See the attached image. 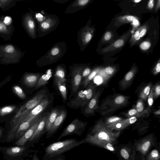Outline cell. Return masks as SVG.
I'll return each instance as SVG.
<instances>
[{
  "mask_svg": "<svg viewBox=\"0 0 160 160\" xmlns=\"http://www.w3.org/2000/svg\"><path fill=\"white\" fill-rule=\"evenodd\" d=\"M120 134L119 131L113 132L107 127L103 121L100 120L83 139L84 143L99 147L101 144L106 142L112 144L116 141Z\"/></svg>",
  "mask_w": 160,
  "mask_h": 160,
  "instance_id": "1",
  "label": "cell"
},
{
  "mask_svg": "<svg viewBox=\"0 0 160 160\" xmlns=\"http://www.w3.org/2000/svg\"><path fill=\"white\" fill-rule=\"evenodd\" d=\"M83 143L84 142L83 139L78 141L75 138L68 139L55 142L46 148L45 155L48 158L51 159Z\"/></svg>",
  "mask_w": 160,
  "mask_h": 160,
  "instance_id": "2",
  "label": "cell"
},
{
  "mask_svg": "<svg viewBox=\"0 0 160 160\" xmlns=\"http://www.w3.org/2000/svg\"><path fill=\"white\" fill-rule=\"evenodd\" d=\"M22 56L21 51L15 45L11 44L0 45V62L2 64L18 63Z\"/></svg>",
  "mask_w": 160,
  "mask_h": 160,
  "instance_id": "3",
  "label": "cell"
},
{
  "mask_svg": "<svg viewBox=\"0 0 160 160\" xmlns=\"http://www.w3.org/2000/svg\"><path fill=\"white\" fill-rule=\"evenodd\" d=\"M50 102V101L46 96L36 107L19 117L14 122V126L18 128L22 122L31 118H35L46 109Z\"/></svg>",
  "mask_w": 160,
  "mask_h": 160,
  "instance_id": "4",
  "label": "cell"
},
{
  "mask_svg": "<svg viewBox=\"0 0 160 160\" xmlns=\"http://www.w3.org/2000/svg\"><path fill=\"white\" fill-rule=\"evenodd\" d=\"M46 91L42 90L32 98L20 107L11 121V125L13 123L21 116L27 113L37 105L46 96Z\"/></svg>",
  "mask_w": 160,
  "mask_h": 160,
  "instance_id": "5",
  "label": "cell"
},
{
  "mask_svg": "<svg viewBox=\"0 0 160 160\" xmlns=\"http://www.w3.org/2000/svg\"><path fill=\"white\" fill-rule=\"evenodd\" d=\"M87 122H84L77 118L74 119L63 130L58 137L57 141L69 135L73 134L81 136L84 130Z\"/></svg>",
  "mask_w": 160,
  "mask_h": 160,
  "instance_id": "6",
  "label": "cell"
},
{
  "mask_svg": "<svg viewBox=\"0 0 160 160\" xmlns=\"http://www.w3.org/2000/svg\"><path fill=\"white\" fill-rule=\"evenodd\" d=\"M149 110L146 109L138 114L126 119L120 121L116 123L107 125L109 128L113 130L120 131L126 128L130 124L134 123L137 120V118L144 115L149 112Z\"/></svg>",
  "mask_w": 160,
  "mask_h": 160,
  "instance_id": "7",
  "label": "cell"
},
{
  "mask_svg": "<svg viewBox=\"0 0 160 160\" xmlns=\"http://www.w3.org/2000/svg\"><path fill=\"white\" fill-rule=\"evenodd\" d=\"M41 118V117H40L39 115L36 118L34 122L30 128L22 137L15 142L13 144L16 146H25L34 133L39 124Z\"/></svg>",
  "mask_w": 160,
  "mask_h": 160,
  "instance_id": "8",
  "label": "cell"
},
{
  "mask_svg": "<svg viewBox=\"0 0 160 160\" xmlns=\"http://www.w3.org/2000/svg\"><path fill=\"white\" fill-rule=\"evenodd\" d=\"M49 115L48 114L41 117L38 124L34 133L29 140V142H36L41 137L44 132H46V125Z\"/></svg>",
  "mask_w": 160,
  "mask_h": 160,
  "instance_id": "9",
  "label": "cell"
},
{
  "mask_svg": "<svg viewBox=\"0 0 160 160\" xmlns=\"http://www.w3.org/2000/svg\"><path fill=\"white\" fill-rule=\"evenodd\" d=\"M67 115L66 112L64 110L59 112L50 129L47 132L46 138H49L52 136L59 128L65 118Z\"/></svg>",
  "mask_w": 160,
  "mask_h": 160,
  "instance_id": "10",
  "label": "cell"
},
{
  "mask_svg": "<svg viewBox=\"0 0 160 160\" xmlns=\"http://www.w3.org/2000/svg\"><path fill=\"white\" fill-rule=\"evenodd\" d=\"M0 147L5 155L9 158H14L22 155L26 149L25 146Z\"/></svg>",
  "mask_w": 160,
  "mask_h": 160,
  "instance_id": "11",
  "label": "cell"
},
{
  "mask_svg": "<svg viewBox=\"0 0 160 160\" xmlns=\"http://www.w3.org/2000/svg\"><path fill=\"white\" fill-rule=\"evenodd\" d=\"M152 142V138L151 136H148L137 143L136 149L142 155H145L150 149Z\"/></svg>",
  "mask_w": 160,
  "mask_h": 160,
  "instance_id": "12",
  "label": "cell"
},
{
  "mask_svg": "<svg viewBox=\"0 0 160 160\" xmlns=\"http://www.w3.org/2000/svg\"><path fill=\"white\" fill-rule=\"evenodd\" d=\"M3 16L0 17V36L5 40L10 39L12 35L14 29L12 24L9 26L6 25L3 22Z\"/></svg>",
  "mask_w": 160,
  "mask_h": 160,
  "instance_id": "13",
  "label": "cell"
},
{
  "mask_svg": "<svg viewBox=\"0 0 160 160\" xmlns=\"http://www.w3.org/2000/svg\"><path fill=\"white\" fill-rule=\"evenodd\" d=\"M137 69L135 66H133L125 75L120 82V85L122 89H125L131 84L137 72Z\"/></svg>",
  "mask_w": 160,
  "mask_h": 160,
  "instance_id": "14",
  "label": "cell"
},
{
  "mask_svg": "<svg viewBox=\"0 0 160 160\" xmlns=\"http://www.w3.org/2000/svg\"><path fill=\"white\" fill-rule=\"evenodd\" d=\"M100 95V90L96 92L88 103L84 111L86 114H92L94 113V110L98 108V103Z\"/></svg>",
  "mask_w": 160,
  "mask_h": 160,
  "instance_id": "15",
  "label": "cell"
},
{
  "mask_svg": "<svg viewBox=\"0 0 160 160\" xmlns=\"http://www.w3.org/2000/svg\"><path fill=\"white\" fill-rule=\"evenodd\" d=\"M40 77L39 74L25 73L23 76V83L27 87H33L37 85Z\"/></svg>",
  "mask_w": 160,
  "mask_h": 160,
  "instance_id": "16",
  "label": "cell"
},
{
  "mask_svg": "<svg viewBox=\"0 0 160 160\" xmlns=\"http://www.w3.org/2000/svg\"><path fill=\"white\" fill-rule=\"evenodd\" d=\"M148 25H144L140 27L133 34L130 40V44L132 46L137 43L146 34L148 28Z\"/></svg>",
  "mask_w": 160,
  "mask_h": 160,
  "instance_id": "17",
  "label": "cell"
},
{
  "mask_svg": "<svg viewBox=\"0 0 160 160\" xmlns=\"http://www.w3.org/2000/svg\"><path fill=\"white\" fill-rule=\"evenodd\" d=\"M36 118H31L26 121L22 122L17 130L15 138L16 139H18L22 137L30 128Z\"/></svg>",
  "mask_w": 160,
  "mask_h": 160,
  "instance_id": "18",
  "label": "cell"
},
{
  "mask_svg": "<svg viewBox=\"0 0 160 160\" xmlns=\"http://www.w3.org/2000/svg\"><path fill=\"white\" fill-rule=\"evenodd\" d=\"M82 72L81 70H78L74 72L72 74L71 84L73 92H77L81 84L82 78Z\"/></svg>",
  "mask_w": 160,
  "mask_h": 160,
  "instance_id": "19",
  "label": "cell"
},
{
  "mask_svg": "<svg viewBox=\"0 0 160 160\" xmlns=\"http://www.w3.org/2000/svg\"><path fill=\"white\" fill-rule=\"evenodd\" d=\"M125 36H122L116 40L102 50L103 52H106L118 49L121 48L124 45L125 42Z\"/></svg>",
  "mask_w": 160,
  "mask_h": 160,
  "instance_id": "20",
  "label": "cell"
},
{
  "mask_svg": "<svg viewBox=\"0 0 160 160\" xmlns=\"http://www.w3.org/2000/svg\"><path fill=\"white\" fill-rule=\"evenodd\" d=\"M85 90L79 91L77 93L76 98L71 102V106L74 107L85 106Z\"/></svg>",
  "mask_w": 160,
  "mask_h": 160,
  "instance_id": "21",
  "label": "cell"
},
{
  "mask_svg": "<svg viewBox=\"0 0 160 160\" xmlns=\"http://www.w3.org/2000/svg\"><path fill=\"white\" fill-rule=\"evenodd\" d=\"M97 87L96 84L92 83L87 87L85 90V105L88 104L96 93Z\"/></svg>",
  "mask_w": 160,
  "mask_h": 160,
  "instance_id": "22",
  "label": "cell"
},
{
  "mask_svg": "<svg viewBox=\"0 0 160 160\" xmlns=\"http://www.w3.org/2000/svg\"><path fill=\"white\" fill-rule=\"evenodd\" d=\"M59 112L58 109H53L49 115L46 125V132L50 129Z\"/></svg>",
  "mask_w": 160,
  "mask_h": 160,
  "instance_id": "23",
  "label": "cell"
},
{
  "mask_svg": "<svg viewBox=\"0 0 160 160\" xmlns=\"http://www.w3.org/2000/svg\"><path fill=\"white\" fill-rule=\"evenodd\" d=\"M52 76L51 71L50 69L48 70L46 74L43 75L40 77L35 86V88L38 89L47 84Z\"/></svg>",
  "mask_w": 160,
  "mask_h": 160,
  "instance_id": "24",
  "label": "cell"
},
{
  "mask_svg": "<svg viewBox=\"0 0 160 160\" xmlns=\"http://www.w3.org/2000/svg\"><path fill=\"white\" fill-rule=\"evenodd\" d=\"M55 82L63 100H67V92L65 82H62L56 78H55Z\"/></svg>",
  "mask_w": 160,
  "mask_h": 160,
  "instance_id": "25",
  "label": "cell"
},
{
  "mask_svg": "<svg viewBox=\"0 0 160 160\" xmlns=\"http://www.w3.org/2000/svg\"><path fill=\"white\" fill-rule=\"evenodd\" d=\"M152 87V84L149 83L145 86L142 90L139 95L140 99L143 101H146Z\"/></svg>",
  "mask_w": 160,
  "mask_h": 160,
  "instance_id": "26",
  "label": "cell"
},
{
  "mask_svg": "<svg viewBox=\"0 0 160 160\" xmlns=\"http://www.w3.org/2000/svg\"><path fill=\"white\" fill-rule=\"evenodd\" d=\"M17 106L9 105L2 107L0 108V116L3 117L12 112L16 108Z\"/></svg>",
  "mask_w": 160,
  "mask_h": 160,
  "instance_id": "27",
  "label": "cell"
},
{
  "mask_svg": "<svg viewBox=\"0 0 160 160\" xmlns=\"http://www.w3.org/2000/svg\"><path fill=\"white\" fill-rule=\"evenodd\" d=\"M99 71L98 68L95 69L92 71L84 79L81 85H83L84 88L87 87L91 80L96 76Z\"/></svg>",
  "mask_w": 160,
  "mask_h": 160,
  "instance_id": "28",
  "label": "cell"
},
{
  "mask_svg": "<svg viewBox=\"0 0 160 160\" xmlns=\"http://www.w3.org/2000/svg\"><path fill=\"white\" fill-rule=\"evenodd\" d=\"M118 21L121 23H128L132 22L136 19V18L134 16L126 15L119 16L117 18Z\"/></svg>",
  "mask_w": 160,
  "mask_h": 160,
  "instance_id": "29",
  "label": "cell"
},
{
  "mask_svg": "<svg viewBox=\"0 0 160 160\" xmlns=\"http://www.w3.org/2000/svg\"><path fill=\"white\" fill-rule=\"evenodd\" d=\"M128 100V97L123 95H118L114 98V104L118 106H122Z\"/></svg>",
  "mask_w": 160,
  "mask_h": 160,
  "instance_id": "30",
  "label": "cell"
},
{
  "mask_svg": "<svg viewBox=\"0 0 160 160\" xmlns=\"http://www.w3.org/2000/svg\"><path fill=\"white\" fill-rule=\"evenodd\" d=\"M15 1L0 0L1 8L3 10H6L15 5Z\"/></svg>",
  "mask_w": 160,
  "mask_h": 160,
  "instance_id": "31",
  "label": "cell"
},
{
  "mask_svg": "<svg viewBox=\"0 0 160 160\" xmlns=\"http://www.w3.org/2000/svg\"><path fill=\"white\" fill-rule=\"evenodd\" d=\"M13 90L15 93L20 99L24 100L26 98V95L22 89L18 86L13 87Z\"/></svg>",
  "mask_w": 160,
  "mask_h": 160,
  "instance_id": "32",
  "label": "cell"
},
{
  "mask_svg": "<svg viewBox=\"0 0 160 160\" xmlns=\"http://www.w3.org/2000/svg\"><path fill=\"white\" fill-rule=\"evenodd\" d=\"M160 158V156L158 151L154 149L148 154L147 160H159Z\"/></svg>",
  "mask_w": 160,
  "mask_h": 160,
  "instance_id": "33",
  "label": "cell"
},
{
  "mask_svg": "<svg viewBox=\"0 0 160 160\" xmlns=\"http://www.w3.org/2000/svg\"><path fill=\"white\" fill-rule=\"evenodd\" d=\"M55 78H57L62 82H65L66 79L64 71L61 69H58L55 74Z\"/></svg>",
  "mask_w": 160,
  "mask_h": 160,
  "instance_id": "34",
  "label": "cell"
},
{
  "mask_svg": "<svg viewBox=\"0 0 160 160\" xmlns=\"http://www.w3.org/2000/svg\"><path fill=\"white\" fill-rule=\"evenodd\" d=\"M124 119L121 117L113 116L108 118L104 122L106 125H108L116 123Z\"/></svg>",
  "mask_w": 160,
  "mask_h": 160,
  "instance_id": "35",
  "label": "cell"
},
{
  "mask_svg": "<svg viewBox=\"0 0 160 160\" xmlns=\"http://www.w3.org/2000/svg\"><path fill=\"white\" fill-rule=\"evenodd\" d=\"M153 98L156 99L160 95V85L159 83L157 84L152 87Z\"/></svg>",
  "mask_w": 160,
  "mask_h": 160,
  "instance_id": "36",
  "label": "cell"
},
{
  "mask_svg": "<svg viewBox=\"0 0 160 160\" xmlns=\"http://www.w3.org/2000/svg\"><path fill=\"white\" fill-rule=\"evenodd\" d=\"M135 108L139 113L142 112L144 109L143 100L139 99L137 101Z\"/></svg>",
  "mask_w": 160,
  "mask_h": 160,
  "instance_id": "37",
  "label": "cell"
},
{
  "mask_svg": "<svg viewBox=\"0 0 160 160\" xmlns=\"http://www.w3.org/2000/svg\"><path fill=\"white\" fill-rule=\"evenodd\" d=\"M99 147L105 148L111 151H114L115 150L112 143L109 142H106L101 144Z\"/></svg>",
  "mask_w": 160,
  "mask_h": 160,
  "instance_id": "38",
  "label": "cell"
},
{
  "mask_svg": "<svg viewBox=\"0 0 160 160\" xmlns=\"http://www.w3.org/2000/svg\"><path fill=\"white\" fill-rule=\"evenodd\" d=\"M151 46V42L148 41L142 42L139 45L140 48L142 50L145 51L148 49Z\"/></svg>",
  "mask_w": 160,
  "mask_h": 160,
  "instance_id": "39",
  "label": "cell"
},
{
  "mask_svg": "<svg viewBox=\"0 0 160 160\" xmlns=\"http://www.w3.org/2000/svg\"><path fill=\"white\" fill-rule=\"evenodd\" d=\"M153 96L152 87L151 89L150 92L148 97V107L150 108L153 103Z\"/></svg>",
  "mask_w": 160,
  "mask_h": 160,
  "instance_id": "40",
  "label": "cell"
},
{
  "mask_svg": "<svg viewBox=\"0 0 160 160\" xmlns=\"http://www.w3.org/2000/svg\"><path fill=\"white\" fill-rule=\"evenodd\" d=\"M139 113L135 108L129 110L128 112L125 114L126 116L128 118L135 116Z\"/></svg>",
  "mask_w": 160,
  "mask_h": 160,
  "instance_id": "41",
  "label": "cell"
},
{
  "mask_svg": "<svg viewBox=\"0 0 160 160\" xmlns=\"http://www.w3.org/2000/svg\"><path fill=\"white\" fill-rule=\"evenodd\" d=\"M160 72V62L159 59L157 63L154 68L152 72L155 75L158 74Z\"/></svg>",
  "mask_w": 160,
  "mask_h": 160,
  "instance_id": "42",
  "label": "cell"
},
{
  "mask_svg": "<svg viewBox=\"0 0 160 160\" xmlns=\"http://www.w3.org/2000/svg\"><path fill=\"white\" fill-rule=\"evenodd\" d=\"M121 156L125 159H128L129 157V154L127 150L124 148H122L120 150Z\"/></svg>",
  "mask_w": 160,
  "mask_h": 160,
  "instance_id": "43",
  "label": "cell"
},
{
  "mask_svg": "<svg viewBox=\"0 0 160 160\" xmlns=\"http://www.w3.org/2000/svg\"><path fill=\"white\" fill-rule=\"evenodd\" d=\"M3 22L6 25L9 26L12 25L11 24L12 22V19L11 17L6 16L4 17Z\"/></svg>",
  "mask_w": 160,
  "mask_h": 160,
  "instance_id": "44",
  "label": "cell"
},
{
  "mask_svg": "<svg viewBox=\"0 0 160 160\" xmlns=\"http://www.w3.org/2000/svg\"><path fill=\"white\" fill-rule=\"evenodd\" d=\"M112 33L110 31L106 32L103 36V40L104 41H109L112 37Z\"/></svg>",
  "mask_w": 160,
  "mask_h": 160,
  "instance_id": "45",
  "label": "cell"
},
{
  "mask_svg": "<svg viewBox=\"0 0 160 160\" xmlns=\"http://www.w3.org/2000/svg\"><path fill=\"white\" fill-rule=\"evenodd\" d=\"M23 22L25 24V25H27L28 28L30 29H32L34 27L33 22L31 20H28L27 21L26 20L25 21H23Z\"/></svg>",
  "mask_w": 160,
  "mask_h": 160,
  "instance_id": "46",
  "label": "cell"
},
{
  "mask_svg": "<svg viewBox=\"0 0 160 160\" xmlns=\"http://www.w3.org/2000/svg\"><path fill=\"white\" fill-rule=\"evenodd\" d=\"M106 72L109 75H112L115 72V69L111 67H108L105 68Z\"/></svg>",
  "mask_w": 160,
  "mask_h": 160,
  "instance_id": "47",
  "label": "cell"
},
{
  "mask_svg": "<svg viewBox=\"0 0 160 160\" xmlns=\"http://www.w3.org/2000/svg\"><path fill=\"white\" fill-rule=\"evenodd\" d=\"M90 73V70L89 68L85 69L82 73V78L84 79Z\"/></svg>",
  "mask_w": 160,
  "mask_h": 160,
  "instance_id": "48",
  "label": "cell"
},
{
  "mask_svg": "<svg viewBox=\"0 0 160 160\" xmlns=\"http://www.w3.org/2000/svg\"><path fill=\"white\" fill-rule=\"evenodd\" d=\"M154 0H150L148 1L147 5V8L150 10L152 9L154 7Z\"/></svg>",
  "mask_w": 160,
  "mask_h": 160,
  "instance_id": "49",
  "label": "cell"
},
{
  "mask_svg": "<svg viewBox=\"0 0 160 160\" xmlns=\"http://www.w3.org/2000/svg\"><path fill=\"white\" fill-rule=\"evenodd\" d=\"M92 35L90 33H88L85 37V40L87 42H89L92 38Z\"/></svg>",
  "mask_w": 160,
  "mask_h": 160,
  "instance_id": "50",
  "label": "cell"
},
{
  "mask_svg": "<svg viewBox=\"0 0 160 160\" xmlns=\"http://www.w3.org/2000/svg\"><path fill=\"white\" fill-rule=\"evenodd\" d=\"M59 52V50L57 48H54L51 51V53L52 55H55L58 54Z\"/></svg>",
  "mask_w": 160,
  "mask_h": 160,
  "instance_id": "51",
  "label": "cell"
},
{
  "mask_svg": "<svg viewBox=\"0 0 160 160\" xmlns=\"http://www.w3.org/2000/svg\"><path fill=\"white\" fill-rule=\"evenodd\" d=\"M41 26L43 28L47 29L49 27V25L48 23L45 22L42 24Z\"/></svg>",
  "mask_w": 160,
  "mask_h": 160,
  "instance_id": "52",
  "label": "cell"
},
{
  "mask_svg": "<svg viewBox=\"0 0 160 160\" xmlns=\"http://www.w3.org/2000/svg\"><path fill=\"white\" fill-rule=\"evenodd\" d=\"M89 1L88 0H80L79 1L80 5H83L86 4Z\"/></svg>",
  "mask_w": 160,
  "mask_h": 160,
  "instance_id": "53",
  "label": "cell"
},
{
  "mask_svg": "<svg viewBox=\"0 0 160 160\" xmlns=\"http://www.w3.org/2000/svg\"><path fill=\"white\" fill-rule=\"evenodd\" d=\"M160 7V0H158L157 1L155 10L156 11L158 10Z\"/></svg>",
  "mask_w": 160,
  "mask_h": 160,
  "instance_id": "54",
  "label": "cell"
},
{
  "mask_svg": "<svg viewBox=\"0 0 160 160\" xmlns=\"http://www.w3.org/2000/svg\"><path fill=\"white\" fill-rule=\"evenodd\" d=\"M32 160H39L38 157L36 153H35L33 155Z\"/></svg>",
  "mask_w": 160,
  "mask_h": 160,
  "instance_id": "55",
  "label": "cell"
},
{
  "mask_svg": "<svg viewBox=\"0 0 160 160\" xmlns=\"http://www.w3.org/2000/svg\"><path fill=\"white\" fill-rule=\"evenodd\" d=\"M53 160H65V157L64 156H62L58 158Z\"/></svg>",
  "mask_w": 160,
  "mask_h": 160,
  "instance_id": "56",
  "label": "cell"
},
{
  "mask_svg": "<svg viewBox=\"0 0 160 160\" xmlns=\"http://www.w3.org/2000/svg\"><path fill=\"white\" fill-rule=\"evenodd\" d=\"M154 114L156 115H159L160 114V110L159 109L158 110L155 111L154 112Z\"/></svg>",
  "mask_w": 160,
  "mask_h": 160,
  "instance_id": "57",
  "label": "cell"
},
{
  "mask_svg": "<svg viewBox=\"0 0 160 160\" xmlns=\"http://www.w3.org/2000/svg\"><path fill=\"white\" fill-rule=\"evenodd\" d=\"M3 132V128H0V139L2 136Z\"/></svg>",
  "mask_w": 160,
  "mask_h": 160,
  "instance_id": "58",
  "label": "cell"
},
{
  "mask_svg": "<svg viewBox=\"0 0 160 160\" xmlns=\"http://www.w3.org/2000/svg\"><path fill=\"white\" fill-rule=\"evenodd\" d=\"M141 1H142L141 0H133V1L134 3H139V2H140Z\"/></svg>",
  "mask_w": 160,
  "mask_h": 160,
  "instance_id": "59",
  "label": "cell"
},
{
  "mask_svg": "<svg viewBox=\"0 0 160 160\" xmlns=\"http://www.w3.org/2000/svg\"><path fill=\"white\" fill-rule=\"evenodd\" d=\"M0 7H1V4L0 3Z\"/></svg>",
  "mask_w": 160,
  "mask_h": 160,
  "instance_id": "60",
  "label": "cell"
}]
</instances>
